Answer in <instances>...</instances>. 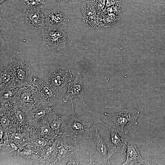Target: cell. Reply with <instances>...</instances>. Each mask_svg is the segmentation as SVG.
<instances>
[{
    "label": "cell",
    "mask_w": 165,
    "mask_h": 165,
    "mask_svg": "<svg viewBox=\"0 0 165 165\" xmlns=\"http://www.w3.org/2000/svg\"><path fill=\"white\" fill-rule=\"evenodd\" d=\"M72 105V110L69 116L63 123L56 134L70 136L78 142L82 139L89 140L92 136L90 133V129L93 123V121L85 122L79 119L76 116L73 103Z\"/></svg>",
    "instance_id": "1"
},
{
    "label": "cell",
    "mask_w": 165,
    "mask_h": 165,
    "mask_svg": "<svg viewBox=\"0 0 165 165\" xmlns=\"http://www.w3.org/2000/svg\"><path fill=\"white\" fill-rule=\"evenodd\" d=\"M87 154L90 158L89 164L111 165L108 156L106 142L100 135L98 130L89 140Z\"/></svg>",
    "instance_id": "2"
},
{
    "label": "cell",
    "mask_w": 165,
    "mask_h": 165,
    "mask_svg": "<svg viewBox=\"0 0 165 165\" xmlns=\"http://www.w3.org/2000/svg\"><path fill=\"white\" fill-rule=\"evenodd\" d=\"M13 72L17 82L22 86L31 84L35 76L30 63L20 52L10 57Z\"/></svg>",
    "instance_id": "3"
},
{
    "label": "cell",
    "mask_w": 165,
    "mask_h": 165,
    "mask_svg": "<svg viewBox=\"0 0 165 165\" xmlns=\"http://www.w3.org/2000/svg\"><path fill=\"white\" fill-rule=\"evenodd\" d=\"M95 123L103 124L109 131L110 138L108 142H106L108 158L110 159L114 154L117 152L125 155L127 146L129 141L127 132L120 131L112 124L109 125L100 120Z\"/></svg>",
    "instance_id": "4"
},
{
    "label": "cell",
    "mask_w": 165,
    "mask_h": 165,
    "mask_svg": "<svg viewBox=\"0 0 165 165\" xmlns=\"http://www.w3.org/2000/svg\"><path fill=\"white\" fill-rule=\"evenodd\" d=\"M77 141L66 135H57L54 140V146L57 153V163L75 154L79 148Z\"/></svg>",
    "instance_id": "5"
},
{
    "label": "cell",
    "mask_w": 165,
    "mask_h": 165,
    "mask_svg": "<svg viewBox=\"0 0 165 165\" xmlns=\"http://www.w3.org/2000/svg\"><path fill=\"white\" fill-rule=\"evenodd\" d=\"M105 115L109 117L112 125L120 131H124V127L128 125L131 126L138 124V119L140 112L133 108L123 109L117 113L110 114L105 113Z\"/></svg>",
    "instance_id": "6"
},
{
    "label": "cell",
    "mask_w": 165,
    "mask_h": 165,
    "mask_svg": "<svg viewBox=\"0 0 165 165\" xmlns=\"http://www.w3.org/2000/svg\"><path fill=\"white\" fill-rule=\"evenodd\" d=\"M70 70L64 67L55 68L50 71L45 78V81L54 90L60 92L72 81Z\"/></svg>",
    "instance_id": "7"
},
{
    "label": "cell",
    "mask_w": 165,
    "mask_h": 165,
    "mask_svg": "<svg viewBox=\"0 0 165 165\" xmlns=\"http://www.w3.org/2000/svg\"><path fill=\"white\" fill-rule=\"evenodd\" d=\"M13 100L19 107L27 112L38 105L37 95L31 84L21 87Z\"/></svg>",
    "instance_id": "8"
},
{
    "label": "cell",
    "mask_w": 165,
    "mask_h": 165,
    "mask_svg": "<svg viewBox=\"0 0 165 165\" xmlns=\"http://www.w3.org/2000/svg\"><path fill=\"white\" fill-rule=\"evenodd\" d=\"M31 85L37 95L38 105H53L59 92L53 90L45 81L35 76Z\"/></svg>",
    "instance_id": "9"
},
{
    "label": "cell",
    "mask_w": 165,
    "mask_h": 165,
    "mask_svg": "<svg viewBox=\"0 0 165 165\" xmlns=\"http://www.w3.org/2000/svg\"><path fill=\"white\" fill-rule=\"evenodd\" d=\"M42 30L43 42L48 48L60 50L65 47L67 35L63 29L46 28Z\"/></svg>",
    "instance_id": "10"
},
{
    "label": "cell",
    "mask_w": 165,
    "mask_h": 165,
    "mask_svg": "<svg viewBox=\"0 0 165 165\" xmlns=\"http://www.w3.org/2000/svg\"><path fill=\"white\" fill-rule=\"evenodd\" d=\"M53 105H39L27 113L28 126L36 128L48 124L50 113L54 110Z\"/></svg>",
    "instance_id": "11"
},
{
    "label": "cell",
    "mask_w": 165,
    "mask_h": 165,
    "mask_svg": "<svg viewBox=\"0 0 165 165\" xmlns=\"http://www.w3.org/2000/svg\"><path fill=\"white\" fill-rule=\"evenodd\" d=\"M10 56L0 59V90L12 87H21L14 76Z\"/></svg>",
    "instance_id": "12"
},
{
    "label": "cell",
    "mask_w": 165,
    "mask_h": 165,
    "mask_svg": "<svg viewBox=\"0 0 165 165\" xmlns=\"http://www.w3.org/2000/svg\"><path fill=\"white\" fill-rule=\"evenodd\" d=\"M44 6L32 8L25 12V20L30 27L38 29L46 28Z\"/></svg>",
    "instance_id": "13"
},
{
    "label": "cell",
    "mask_w": 165,
    "mask_h": 165,
    "mask_svg": "<svg viewBox=\"0 0 165 165\" xmlns=\"http://www.w3.org/2000/svg\"><path fill=\"white\" fill-rule=\"evenodd\" d=\"M67 87V91L63 97V101L64 102L70 101L72 103L75 98H78L81 100H84L83 81L79 73H77L74 79L68 84Z\"/></svg>",
    "instance_id": "14"
},
{
    "label": "cell",
    "mask_w": 165,
    "mask_h": 165,
    "mask_svg": "<svg viewBox=\"0 0 165 165\" xmlns=\"http://www.w3.org/2000/svg\"><path fill=\"white\" fill-rule=\"evenodd\" d=\"M44 13L46 28L63 29L68 25L69 21L66 16L57 9L51 10L45 9Z\"/></svg>",
    "instance_id": "15"
},
{
    "label": "cell",
    "mask_w": 165,
    "mask_h": 165,
    "mask_svg": "<svg viewBox=\"0 0 165 165\" xmlns=\"http://www.w3.org/2000/svg\"><path fill=\"white\" fill-rule=\"evenodd\" d=\"M126 159L122 165H134L138 163L140 165H155L153 161H149L143 159L137 146L131 143L127 144L126 152Z\"/></svg>",
    "instance_id": "16"
},
{
    "label": "cell",
    "mask_w": 165,
    "mask_h": 165,
    "mask_svg": "<svg viewBox=\"0 0 165 165\" xmlns=\"http://www.w3.org/2000/svg\"><path fill=\"white\" fill-rule=\"evenodd\" d=\"M70 112L65 115L59 116L56 115L53 110L50 113L49 117L48 124L56 133L59 130L64 121L68 118Z\"/></svg>",
    "instance_id": "17"
},
{
    "label": "cell",
    "mask_w": 165,
    "mask_h": 165,
    "mask_svg": "<svg viewBox=\"0 0 165 165\" xmlns=\"http://www.w3.org/2000/svg\"><path fill=\"white\" fill-rule=\"evenodd\" d=\"M20 87H13L0 90V103H4L13 99Z\"/></svg>",
    "instance_id": "18"
},
{
    "label": "cell",
    "mask_w": 165,
    "mask_h": 165,
    "mask_svg": "<svg viewBox=\"0 0 165 165\" xmlns=\"http://www.w3.org/2000/svg\"><path fill=\"white\" fill-rule=\"evenodd\" d=\"M40 137L42 138L48 140H54L57 135L48 124L43 125L38 129Z\"/></svg>",
    "instance_id": "19"
},
{
    "label": "cell",
    "mask_w": 165,
    "mask_h": 165,
    "mask_svg": "<svg viewBox=\"0 0 165 165\" xmlns=\"http://www.w3.org/2000/svg\"><path fill=\"white\" fill-rule=\"evenodd\" d=\"M46 0H22L21 6L24 11L32 8L44 6Z\"/></svg>",
    "instance_id": "20"
},
{
    "label": "cell",
    "mask_w": 165,
    "mask_h": 165,
    "mask_svg": "<svg viewBox=\"0 0 165 165\" xmlns=\"http://www.w3.org/2000/svg\"><path fill=\"white\" fill-rule=\"evenodd\" d=\"M75 154L61 160L58 165H76L78 163L76 161L75 157Z\"/></svg>",
    "instance_id": "21"
},
{
    "label": "cell",
    "mask_w": 165,
    "mask_h": 165,
    "mask_svg": "<svg viewBox=\"0 0 165 165\" xmlns=\"http://www.w3.org/2000/svg\"><path fill=\"white\" fill-rule=\"evenodd\" d=\"M58 2L60 3H64L70 0H56Z\"/></svg>",
    "instance_id": "22"
},
{
    "label": "cell",
    "mask_w": 165,
    "mask_h": 165,
    "mask_svg": "<svg viewBox=\"0 0 165 165\" xmlns=\"http://www.w3.org/2000/svg\"><path fill=\"white\" fill-rule=\"evenodd\" d=\"M6 0H0V3H2L4 1Z\"/></svg>",
    "instance_id": "23"
}]
</instances>
